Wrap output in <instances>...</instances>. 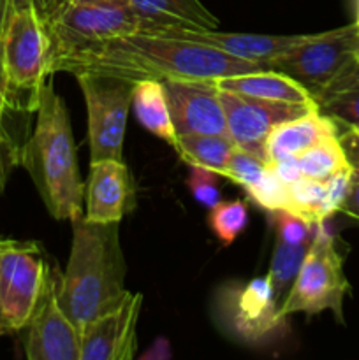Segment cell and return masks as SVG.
Masks as SVG:
<instances>
[{
  "label": "cell",
  "mask_w": 359,
  "mask_h": 360,
  "mask_svg": "<svg viewBox=\"0 0 359 360\" xmlns=\"http://www.w3.org/2000/svg\"><path fill=\"white\" fill-rule=\"evenodd\" d=\"M266 69L213 46L168 32H146L77 46L53 56L51 72L104 74L130 81L218 79Z\"/></svg>",
  "instance_id": "obj_1"
},
{
  "label": "cell",
  "mask_w": 359,
  "mask_h": 360,
  "mask_svg": "<svg viewBox=\"0 0 359 360\" xmlns=\"http://www.w3.org/2000/svg\"><path fill=\"white\" fill-rule=\"evenodd\" d=\"M70 225L73 243L65 271L58 276V299L81 333L129 295L127 264L118 221L99 224L83 214L70 220Z\"/></svg>",
  "instance_id": "obj_2"
},
{
  "label": "cell",
  "mask_w": 359,
  "mask_h": 360,
  "mask_svg": "<svg viewBox=\"0 0 359 360\" xmlns=\"http://www.w3.org/2000/svg\"><path fill=\"white\" fill-rule=\"evenodd\" d=\"M35 115L34 130L21 146L20 164L55 220L83 217L84 183L77 169L69 111L49 79L39 90Z\"/></svg>",
  "instance_id": "obj_3"
},
{
  "label": "cell",
  "mask_w": 359,
  "mask_h": 360,
  "mask_svg": "<svg viewBox=\"0 0 359 360\" xmlns=\"http://www.w3.org/2000/svg\"><path fill=\"white\" fill-rule=\"evenodd\" d=\"M2 62L14 108L32 112L39 90L51 76V39L46 21L34 7L14 9L0 35Z\"/></svg>",
  "instance_id": "obj_4"
},
{
  "label": "cell",
  "mask_w": 359,
  "mask_h": 360,
  "mask_svg": "<svg viewBox=\"0 0 359 360\" xmlns=\"http://www.w3.org/2000/svg\"><path fill=\"white\" fill-rule=\"evenodd\" d=\"M51 278L37 241L0 238V336L28 326Z\"/></svg>",
  "instance_id": "obj_5"
},
{
  "label": "cell",
  "mask_w": 359,
  "mask_h": 360,
  "mask_svg": "<svg viewBox=\"0 0 359 360\" xmlns=\"http://www.w3.org/2000/svg\"><path fill=\"white\" fill-rule=\"evenodd\" d=\"M348 290L351 285L344 273V257L326 224H317L312 245L280 313L289 319L294 313L312 316L329 309L338 322H344V299Z\"/></svg>",
  "instance_id": "obj_6"
},
{
  "label": "cell",
  "mask_w": 359,
  "mask_h": 360,
  "mask_svg": "<svg viewBox=\"0 0 359 360\" xmlns=\"http://www.w3.org/2000/svg\"><path fill=\"white\" fill-rule=\"evenodd\" d=\"M358 32L359 27L352 23L324 34L306 35L298 46L273 58L266 67L298 81L317 102L359 63L355 58Z\"/></svg>",
  "instance_id": "obj_7"
},
{
  "label": "cell",
  "mask_w": 359,
  "mask_h": 360,
  "mask_svg": "<svg viewBox=\"0 0 359 360\" xmlns=\"http://www.w3.org/2000/svg\"><path fill=\"white\" fill-rule=\"evenodd\" d=\"M217 313L224 329L250 347L273 345L287 333V316L280 313L267 276L224 285L218 292Z\"/></svg>",
  "instance_id": "obj_8"
},
{
  "label": "cell",
  "mask_w": 359,
  "mask_h": 360,
  "mask_svg": "<svg viewBox=\"0 0 359 360\" xmlns=\"http://www.w3.org/2000/svg\"><path fill=\"white\" fill-rule=\"evenodd\" d=\"M46 27L53 56L77 46L143 30L141 20L127 0H63L46 21Z\"/></svg>",
  "instance_id": "obj_9"
},
{
  "label": "cell",
  "mask_w": 359,
  "mask_h": 360,
  "mask_svg": "<svg viewBox=\"0 0 359 360\" xmlns=\"http://www.w3.org/2000/svg\"><path fill=\"white\" fill-rule=\"evenodd\" d=\"M88 112L90 162L123 160L134 81L104 74H76Z\"/></svg>",
  "instance_id": "obj_10"
},
{
  "label": "cell",
  "mask_w": 359,
  "mask_h": 360,
  "mask_svg": "<svg viewBox=\"0 0 359 360\" xmlns=\"http://www.w3.org/2000/svg\"><path fill=\"white\" fill-rule=\"evenodd\" d=\"M222 104L225 109L227 136L239 150L260 158L267 164L266 141L271 130L282 122L301 116L317 109L315 101L310 102H280L246 97L220 90Z\"/></svg>",
  "instance_id": "obj_11"
},
{
  "label": "cell",
  "mask_w": 359,
  "mask_h": 360,
  "mask_svg": "<svg viewBox=\"0 0 359 360\" xmlns=\"http://www.w3.org/2000/svg\"><path fill=\"white\" fill-rule=\"evenodd\" d=\"M23 330H27L25 357L28 360H81V333L60 304L58 274H53Z\"/></svg>",
  "instance_id": "obj_12"
},
{
  "label": "cell",
  "mask_w": 359,
  "mask_h": 360,
  "mask_svg": "<svg viewBox=\"0 0 359 360\" xmlns=\"http://www.w3.org/2000/svg\"><path fill=\"white\" fill-rule=\"evenodd\" d=\"M143 295L130 294L81 330V360H132Z\"/></svg>",
  "instance_id": "obj_13"
},
{
  "label": "cell",
  "mask_w": 359,
  "mask_h": 360,
  "mask_svg": "<svg viewBox=\"0 0 359 360\" xmlns=\"http://www.w3.org/2000/svg\"><path fill=\"white\" fill-rule=\"evenodd\" d=\"M172 123L178 136L222 134L227 136L220 90L210 79L164 81Z\"/></svg>",
  "instance_id": "obj_14"
},
{
  "label": "cell",
  "mask_w": 359,
  "mask_h": 360,
  "mask_svg": "<svg viewBox=\"0 0 359 360\" xmlns=\"http://www.w3.org/2000/svg\"><path fill=\"white\" fill-rule=\"evenodd\" d=\"M84 218L99 224L122 221L136 207V185L125 160L90 162L84 185Z\"/></svg>",
  "instance_id": "obj_15"
},
{
  "label": "cell",
  "mask_w": 359,
  "mask_h": 360,
  "mask_svg": "<svg viewBox=\"0 0 359 360\" xmlns=\"http://www.w3.org/2000/svg\"><path fill=\"white\" fill-rule=\"evenodd\" d=\"M146 32H168L189 41L213 46L227 55L248 62L263 63L264 67L277 56L284 55L291 48L298 46L306 35H260V34H232L220 30H146ZM267 69V67H266Z\"/></svg>",
  "instance_id": "obj_16"
},
{
  "label": "cell",
  "mask_w": 359,
  "mask_h": 360,
  "mask_svg": "<svg viewBox=\"0 0 359 360\" xmlns=\"http://www.w3.org/2000/svg\"><path fill=\"white\" fill-rule=\"evenodd\" d=\"M143 30H218V18L201 0H127Z\"/></svg>",
  "instance_id": "obj_17"
},
{
  "label": "cell",
  "mask_w": 359,
  "mask_h": 360,
  "mask_svg": "<svg viewBox=\"0 0 359 360\" xmlns=\"http://www.w3.org/2000/svg\"><path fill=\"white\" fill-rule=\"evenodd\" d=\"M338 134L336 122L319 108L278 123L266 141L267 164L285 157H298L320 141Z\"/></svg>",
  "instance_id": "obj_18"
},
{
  "label": "cell",
  "mask_w": 359,
  "mask_h": 360,
  "mask_svg": "<svg viewBox=\"0 0 359 360\" xmlns=\"http://www.w3.org/2000/svg\"><path fill=\"white\" fill-rule=\"evenodd\" d=\"M218 90L280 102H310L313 101L308 91L289 77L287 74L273 69H260L253 72L232 74V76L213 79Z\"/></svg>",
  "instance_id": "obj_19"
},
{
  "label": "cell",
  "mask_w": 359,
  "mask_h": 360,
  "mask_svg": "<svg viewBox=\"0 0 359 360\" xmlns=\"http://www.w3.org/2000/svg\"><path fill=\"white\" fill-rule=\"evenodd\" d=\"M137 122L153 134L158 139L165 141L169 146L178 144L175 123H172L169 98L165 94L164 81L141 79L134 83L132 88V108Z\"/></svg>",
  "instance_id": "obj_20"
},
{
  "label": "cell",
  "mask_w": 359,
  "mask_h": 360,
  "mask_svg": "<svg viewBox=\"0 0 359 360\" xmlns=\"http://www.w3.org/2000/svg\"><path fill=\"white\" fill-rule=\"evenodd\" d=\"M236 144L222 134H187L178 136L175 151L185 164L208 169L225 178L229 157Z\"/></svg>",
  "instance_id": "obj_21"
},
{
  "label": "cell",
  "mask_w": 359,
  "mask_h": 360,
  "mask_svg": "<svg viewBox=\"0 0 359 360\" xmlns=\"http://www.w3.org/2000/svg\"><path fill=\"white\" fill-rule=\"evenodd\" d=\"M324 115L345 127H359V63L317 98Z\"/></svg>",
  "instance_id": "obj_22"
},
{
  "label": "cell",
  "mask_w": 359,
  "mask_h": 360,
  "mask_svg": "<svg viewBox=\"0 0 359 360\" xmlns=\"http://www.w3.org/2000/svg\"><path fill=\"white\" fill-rule=\"evenodd\" d=\"M310 245L312 243H308V245H291V243L275 238V250L273 255H271L267 280H270L275 299L280 304V308L284 304L285 297H287L289 290H291L292 283H294L296 276H298L299 269H301Z\"/></svg>",
  "instance_id": "obj_23"
},
{
  "label": "cell",
  "mask_w": 359,
  "mask_h": 360,
  "mask_svg": "<svg viewBox=\"0 0 359 360\" xmlns=\"http://www.w3.org/2000/svg\"><path fill=\"white\" fill-rule=\"evenodd\" d=\"M298 162L301 174L317 181H327L338 172L351 169L344 148H341L340 134L327 137L317 143L315 146L303 151L301 155H298Z\"/></svg>",
  "instance_id": "obj_24"
},
{
  "label": "cell",
  "mask_w": 359,
  "mask_h": 360,
  "mask_svg": "<svg viewBox=\"0 0 359 360\" xmlns=\"http://www.w3.org/2000/svg\"><path fill=\"white\" fill-rule=\"evenodd\" d=\"M327 181L299 178L289 185V211L298 213L312 224H326L327 214Z\"/></svg>",
  "instance_id": "obj_25"
},
{
  "label": "cell",
  "mask_w": 359,
  "mask_h": 360,
  "mask_svg": "<svg viewBox=\"0 0 359 360\" xmlns=\"http://www.w3.org/2000/svg\"><path fill=\"white\" fill-rule=\"evenodd\" d=\"M208 225L224 246H231L248 225L245 200H218L208 214Z\"/></svg>",
  "instance_id": "obj_26"
},
{
  "label": "cell",
  "mask_w": 359,
  "mask_h": 360,
  "mask_svg": "<svg viewBox=\"0 0 359 360\" xmlns=\"http://www.w3.org/2000/svg\"><path fill=\"white\" fill-rule=\"evenodd\" d=\"M246 195H248V199L253 204H257L263 210L270 211V213L277 210H289V185H285L275 174L271 165L264 172L263 178L246 190Z\"/></svg>",
  "instance_id": "obj_27"
},
{
  "label": "cell",
  "mask_w": 359,
  "mask_h": 360,
  "mask_svg": "<svg viewBox=\"0 0 359 360\" xmlns=\"http://www.w3.org/2000/svg\"><path fill=\"white\" fill-rule=\"evenodd\" d=\"M267 167H270V164H266L260 158L253 157V155L246 153V151L239 150L236 146L232 150L231 157H229L227 169H225V179L232 181L234 185L241 186L246 192L250 186H253L263 178Z\"/></svg>",
  "instance_id": "obj_28"
},
{
  "label": "cell",
  "mask_w": 359,
  "mask_h": 360,
  "mask_svg": "<svg viewBox=\"0 0 359 360\" xmlns=\"http://www.w3.org/2000/svg\"><path fill=\"white\" fill-rule=\"evenodd\" d=\"M271 218H273L275 231H277L275 238L291 243V245H308V243H312L317 225L308 221L306 218L299 217L298 213H292L289 210L271 211Z\"/></svg>",
  "instance_id": "obj_29"
},
{
  "label": "cell",
  "mask_w": 359,
  "mask_h": 360,
  "mask_svg": "<svg viewBox=\"0 0 359 360\" xmlns=\"http://www.w3.org/2000/svg\"><path fill=\"white\" fill-rule=\"evenodd\" d=\"M13 112H20L11 109L9 105L6 104L4 98H0V193L6 188L7 178H9L11 169L16 164H20V153L21 146H16L13 136L9 132V127H7V122H9V116Z\"/></svg>",
  "instance_id": "obj_30"
},
{
  "label": "cell",
  "mask_w": 359,
  "mask_h": 360,
  "mask_svg": "<svg viewBox=\"0 0 359 360\" xmlns=\"http://www.w3.org/2000/svg\"><path fill=\"white\" fill-rule=\"evenodd\" d=\"M218 178L220 176L208 169L190 165L189 178H187V188L190 195L199 206L211 207L220 200V190H218Z\"/></svg>",
  "instance_id": "obj_31"
},
{
  "label": "cell",
  "mask_w": 359,
  "mask_h": 360,
  "mask_svg": "<svg viewBox=\"0 0 359 360\" xmlns=\"http://www.w3.org/2000/svg\"><path fill=\"white\" fill-rule=\"evenodd\" d=\"M340 211L347 213L348 217L359 220V171L358 169H352L351 179H348L347 193H345V199L341 202Z\"/></svg>",
  "instance_id": "obj_32"
},
{
  "label": "cell",
  "mask_w": 359,
  "mask_h": 360,
  "mask_svg": "<svg viewBox=\"0 0 359 360\" xmlns=\"http://www.w3.org/2000/svg\"><path fill=\"white\" fill-rule=\"evenodd\" d=\"M271 169L275 171V174L285 183V185H292L294 181H298L299 178H303L301 169H299L298 157H285L280 160L270 164Z\"/></svg>",
  "instance_id": "obj_33"
},
{
  "label": "cell",
  "mask_w": 359,
  "mask_h": 360,
  "mask_svg": "<svg viewBox=\"0 0 359 360\" xmlns=\"http://www.w3.org/2000/svg\"><path fill=\"white\" fill-rule=\"evenodd\" d=\"M340 143L341 148L345 151V157H347L348 165L352 169H358L359 171V132L352 127H347L344 132H340Z\"/></svg>",
  "instance_id": "obj_34"
},
{
  "label": "cell",
  "mask_w": 359,
  "mask_h": 360,
  "mask_svg": "<svg viewBox=\"0 0 359 360\" xmlns=\"http://www.w3.org/2000/svg\"><path fill=\"white\" fill-rule=\"evenodd\" d=\"M32 7L39 13V16L44 21H48L53 14L58 11V7L62 6L63 0H30Z\"/></svg>",
  "instance_id": "obj_35"
},
{
  "label": "cell",
  "mask_w": 359,
  "mask_h": 360,
  "mask_svg": "<svg viewBox=\"0 0 359 360\" xmlns=\"http://www.w3.org/2000/svg\"><path fill=\"white\" fill-rule=\"evenodd\" d=\"M0 98L6 101V104L9 105L11 109L18 111L14 108V101H13V94H11V88L9 83H7V77H6V70H4V62H2V46H0ZM21 112V111H20Z\"/></svg>",
  "instance_id": "obj_36"
},
{
  "label": "cell",
  "mask_w": 359,
  "mask_h": 360,
  "mask_svg": "<svg viewBox=\"0 0 359 360\" xmlns=\"http://www.w3.org/2000/svg\"><path fill=\"white\" fill-rule=\"evenodd\" d=\"M11 13H13V11H11V7L7 6L6 0H0V35H2L4 28H6V23L7 20H9Z\"/></svg>",
  "instance_id": "obj_37"
},
{
  "label": "cell",
  "mask_w": 359,
  "mask_h": 360,
  "mask_svg": "<svg viewBox=\"0 0 359 360\" xmlns=\"http://www.w3.org/2000/svg\"><path fill=\"white\" fill-rule=\"evenodd\" d=\"M7 6L11 7V11L14 9H23V7H32L30 0H6Z\"/></svg>",
  "instance_id": "obj_38"
},
{
  "label": "cell",
  "mask_w": 359,
  "mask_h": 360,
  "mask_svg": "<svg viewBox=\"0 0 359 360\" xmlns=\"http://www.w3.org/2000/svg\"><path fill=\"white\" fill-rule=\"evenodd\" d=\"M354 23L359 27V0H358V4H355V21Z\"/></svg>",
  "instance_id": "obj_39"
},
{
  "label": "cell",
  "mask_w": 359,
  "mask_h": 360,
  "mask_svg": "<svg viewBox=\"0 0 359 360\" xmlns=\"http://www.w3.org/2000/svg\"><path fill=\"white\" fill-rule=\"evenodd\" d=\"M355 58L359 62V32H358V41H355Z\"/></svg>",
  "instance_id": "obj_40"
},
{
  "label": "cell",
  "mask_w": 359,
  "mask_h": 360,
  "mask_svg": "<svg viewBox=\"0 0 359 360\" xmlns=\"http://www.w3.org/2000/svg\"><path fill=\"white\" fill-rule=\"evenodd\" d=\"M352 129H355V130H358V132H359V127H352Z\"/></svg>",
  "instance_id": "obj_41"
}]
</instances>
